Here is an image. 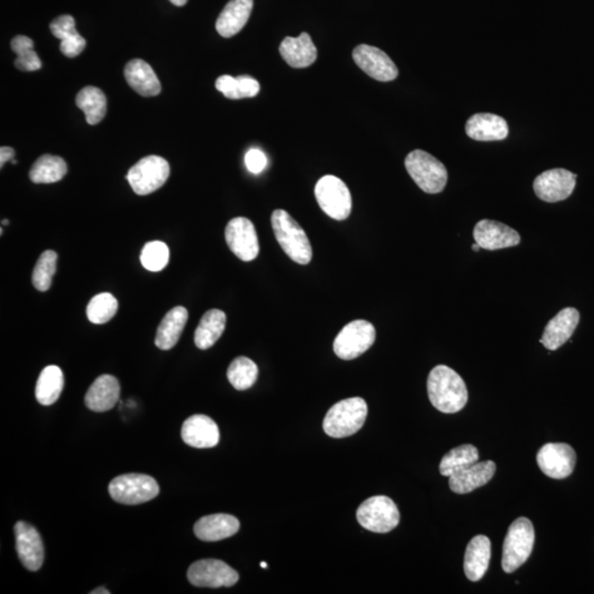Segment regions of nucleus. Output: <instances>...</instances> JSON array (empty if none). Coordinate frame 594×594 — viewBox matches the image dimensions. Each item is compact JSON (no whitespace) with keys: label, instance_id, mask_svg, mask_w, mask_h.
<instances>
[{"label":"nucleus","instance_id":"nucleus-1","mask_svg":"<svg viewBox=\"0 0 594 594\" xmlns=\"http://www.w3.org/2000/svg\"><path fill=\"white\" fill-rule=\"evenodd\" d=\"M430 403L439 412L454 414L468 402V390L462 376L447 365H437L428 379Z\"/></svg>","mask_w":594,"mask_h":594},{"label":"nucleus","instance_id":"nucleus-2","mask_svg":"<svg viewBox=\"0 0 594 594\" xmlns=\"http://www.w3.org/2000/svg\"><path fill=\"white\" fill-rule=\"evenodd\" d=\"M271 224L274 236L282 249L296 264L309 265L313 257L309 237L289 212L276 210L271 216Z\"/></svg>","mask_w":594,"mask_h":594},{"label":"nucleus","instance_id":"nucleus-3","mask_svg":"<svg viewBox=\"0 0 594 594\" xmlns=\"http://www.w3.org/2000/svg\"><path fill=\"white\" fill-rule=\"evenodd\" d=\"M368 416V405L361 398L340 400L331 406L323 423L325 433L333 438H346L358 433Z\"/></svg>","mask_w":594,"mask_h":594},{"label":"nucleus","instance_id":"nucleus-4","mask_svg":"<svg viewBox=\"0 0 594 594\" xmlns=\"http://www.w3.org/2000/svg\"><path fill=\"white\" fill-rule=\"evenodd\" d=\"M405 167L420 190L428 194H438L447 184L448 172L445 166L428 152H410L405 158Z\"/></svg>","mask_w":594,"mask_h":594},{"label":"nucleus","instance_id":"nucleus-5","mask_svg":"<svg viewBox=\"0 0 594 594\" xmlns=\"http://www.w3.org/2000/svg\"><path fill=\"white\" fill-rule=\"evenodd\" d=\"M534 544L533 523L526 518L515 519L504 539L502 557L504 572L512 573L526 562L532 554Z\"/></svg>","mask_w":594,"mask_h":594},{"label":"nucleus","instance_id":"nucleus-6","mask_svg":"<svg viewBox=\"0 0 594 594\" xmlns=\"http://www.w3.org/2000/svg\"><path fill=\"white\" fill-rule=\"evenodd\" d=\"M109 494L116 502L127 505L142 504L158 497L160 488L148 474L118 475L109 483Z\"/></svg>","mask_w":594,"mask_h":594},{"label":"nucleus","instance_id":"nucleus-7","mask_svg":"<svg viewBox=\"0 0 594 594\" xmlns=\"http://www.w3.org/2000/svg\"><path fill=\"white\" fill-rule=\"evenodd\" d=\"M356 519L368 531L385 534L398 526L400 512L393 500L385 495H376L360 505L356 509Z\"/></svg>","mask_w":594,"mask_h":594},{"label":"nucleus","instance_id":"nucleus-8","mask_svg":"<svg viewBox=\"0 0 594 594\" xmlns=\"http://www.w3.org/2000/svg\"><path fill=\"white\" fill-rule=\"evenodd\" d=\"M317 202L326 215L335 220H345L351 214L353 198L349 188L340 178L326 176L315 186Z\"/></svg>","mask_w":594,"mask_h":594},{"label":"nucleus","instance_id":"nucleus-9","mask_svg":"<svg viewBox=\"0 0 594 594\" xmlns=\"http://www.w3.org/2000/svg\"><path fill=\"white\" fill-rule=\"evenodd\" d=\"M170 176V166L166 158L148 156L129 170L126 178L137 195L145 196L166 184Z\"/></svg>","mask_w":594,"mask_h":594},{"label":"nucleus","instance_id":"nucleus-10","mask_svg":"<svg viewBox=\"0 0 594 594\" xmlns=\"http://www.w3.org/2000/svg\"><path fill=\"white\" fill-rule=\"evenodd\" d=\"M376 333L369 321L358 320L346 324L334 341V351L338 358L354 360L364 355L374 344Z\"/></svg>","mask_w":594,"mask_h":594},{"label":"nucleus","instance_id":"nucleus-11","mask_svg":"<svg viewBox=\"0 0 594 594\" xmlns=\"http://www.w3.org/2000/svg\"><path fill=\"white\" fill-rule=\"evenodd\" d=\"M187 579L198 588H230L239 580V574L217 559H202L188 568Z\"/></svg>","mask_w":594,"mask_h":594},{"label":"nucleus","instance_id":"nucleus-12","mask_svg":"<svg viewBox=\"0 0 594 594\" xmlns=\"http://www.w3.org/2000/svg\"><path fill=\"white\" fill-rule=\"evenodd\" d=\"M228 247L240 260L249 262L259 255V239L255 225L245 217H236L228 222L225 230Z\"/></svg>","mask_w":594,"mask_h":594},{"label":"nucleus","instance_id":"nucleus-13","mask_svg":"<svg viewBox=\"0 0 594 594\" xmlns=\"http://www.w3.org/2000/svg\"><path fill=\"white\" fill-rule=\"evenodd\" d=\"M536 459L544 475L553 479H564L573 472L577 454L568 444L549 443L539 450Z\"/></svg>","mask_w":594,"mask_h":594},{"label":"nucleus","instance_id":"nucleus-14","mask_svg":"<svg viewBox=\"0 0 594 594\" xmlns=\"http://www.w3.org/2000/svg\"><path fill=\"white\" fill-rule=\"evenodd\" d=\"M576 180L577 176L572 172L564 168H553L535 178L534 192L544 202H562L572 194Z\"/></svg>","mask_w":594,"mask_h":594},{"label":"nucleus","instance_id":"nucleus-15","mask_svg":"<svg viewBox=\"0 0 594 594\" xmlns=\"http://www.w3.org/2000/svg\"><path fill=\"white\" fill-rule=\"evenodd\" d=\"M353 58L356 66L376 81L391 82L399 76L395 63L379 48L360 44L354 50Z\"/></svg>","mask_w":594,"mask_h":594},{"label":"nucleus","instance_id":"nucleus-16","mask_svg":"<svg viewBox=\"0 0 594 594\" xmlns=\"http://www.w3.org/2000/svg\"><path fill=\"white\" fill-rule=\"evenodd\" d=\"M474 241L484 250H500L519 245L521 236L502 222L480 220L473 230Z\"/></svg>","mask_w":594,"mask_h":594},{"label":"nucleus","instance_id":"nucleus-17","mask_svg":"<svg viewBox=\"0 0 594 594\" xmlns=\"http://www.w3.org/2000/svg\"><path fill=\"white\" fill-rule=\"evenodd\" d=\"M16 549L20 562L30 572H38L44 561V547L41 536L36 528L22 521L14 525Z\"/></svg>","mask_w":594,"mask_h":594},{"label":"nucleus","instance_id":"nucleus-18","mask_svg":"<svg viewBox=\"0 0 594 594\" xmlns=\"http://www.w3.org/2000/svg\"><path fill=\"white\" fill-rule=\"evenodd\" d=\"M580 320V314L573 307H567L549 320L544 327L541 344L544 348L554 351L572 338Z\"/></svg>","mask_w":594,"mask_h":594},{"label":"nucleus","instance_id":"nucleus-19","mask_svg":"<svg viewBox=\"0 0 594 594\" xmlns=\"http://www.w3.org/2000/svg\"><path fill=\"white\" fill-rule=\"evenodd\" d=\"M181 435L185 444L198 449L212 448L220 443V428L206 415L188 418L182 426Z\"/></svg>","mask_w":594,"mask_h":594},{"label":"nucleus","instance_id":"nucleus-20","mask_svg":"<svg viewBox=\"0 0 594 594\" xmlns=\"http://www.w3.org/2000/svg\"><path fill=\"white\" fill-rule=\"evenodd\" d=\"M465 133L477 141L504 140L508 136V125L501 116L482 112L468 119Z\"/></svg>","mask_w":594,"mask_h":594},{"label":"nucleus","instance_id":"nucleus-21","mask_svg":"<svg viewBox=\"0 0 594 594\" xmlns=\"http://www.w3.org/2000/svg\"><path fill=\"white\" fill-rule=\"evenodd\" d=\"M121 396V385L115 376L103 374L94 381L86 396V404L93 412L104 413L115 408Z\"/></svg>","mask_w":594,"mask_h":594},{"label":"nucleus","instance_id":"nucleus-22","mask_svg":"<svg viewBox=\"0 0 594 594\" xmlns=\"http://www.w3.org/2000/svg\"><path fill=\"white\" fill-rule=\"evenodd\" d=\"M240 523L230 514H212L198 519L194 533L202 542H218L234 536L239 531Z\"/></svg>","mask_w":594,"mask_h":594},{"label":"nucleus","instance_id":"nucleus-23","mask_svg":"<svg viewBox=\"0 0 594 594\" xmlns=\"http://www.w3.org/2000/svg\"><path fill=\"white\" fill-rule=\"evenodd\" d=\"M491 559V542L484 535H478L470 541L464 553V569L470 581L482 580Z\"/></svg>","mask_w":594,"mask_h":594},{"label":"nucleus","instance_id":"nucleus-24","mask_svg":"<svg viewBox=\"0 0 594 594\" xmlns=\"http://www.w3.org/2000/svg\"><path fill=\"white\" fill-rule=\"evenodd\" d=\"M497 472V464L491 460L477 463L449 478V487L457 494H467L487 484Z\"/></svg>","mask_w":594,"mask_h":594},{"label":"nucleus","instance_id":"nucleus-25","mask_svg":"<svg viewBox=\"0 0 594 594\" xmlns=\"http://www.w3.org/2000/svg\"><path fill=\"white\" fill-rule=\"evenodd\" d=\"M254 9V0H230L216 22L217 32L224 38H231L246 26Z\"/></svg>","mask_w":594,"mask_h":594},{"label":"nucleus","instance_id":"nucleus-26","mask_svg":"<svg viewBox=\"0 0 594 594\" xmlns=\"http://www.w3.org/2000/svg\"><path fill=\"white\" fill-rule=\"evenodd\" d=\"M125 77L128 86L143 97L157 96L161 93V83L157 74L146 61L133 58L127 63Z\"/></svg>","mask_w":594,"mask_h":594},{"label":"nucleus","instance_id":"nucleus-27","mask_svg":"<svg viewBox=\"0 0 594 594\" xmlns=\"http://www.w3.org/2000/svg\"><path fill=\"white\" fill-rule=\"evenodd\" d=\"M280 53L291 68H305L314 64L317 49L309 33H301L300 37H286L280 46Z\"/></svg>","mask_w":594,"mask_h":594},{"label":"nucleus","instance_id":"nucleus-28","mask_svg":"<svg viewBox=\"0 0 594 594\" xmlns=\"http://www.w3.org/2000/svg\"><path fill=\"white\" fill-rule=\"evenodd\" d=\"M188 320L185 307L176 306L161 320L158 327L156 346L161 350H170L177 344Z\"/></svg>","mask_w":594,"mask_h":594},{"label":"nucleus","instance_id":"nucleus-29","mask_svg":"<svg viewBox=\"0 0 594 594\" xmlns=\"http://www.w3.org/2000/svg\"><path fill=\"white\" fill-rule=\"evenodd\" d=\"M227 317L220 310H211L202 317L195 331V345L198 349L207 350L220 338L226 328Z\"/></svg>","mask_w":594,"mask_h":594},{"label":"nucleus","instance_id":"nucleus-30","mask_svg":"<svg viewBox=\"0 0 594 594\" xmlns=\"http://www.w3.org/2000/svg\"><path fill=\"white\" fill-rule=\"evenodd\" d=\"M64 388V375L62 370L57 365H48L40 374L37 386L36 398L43 406L52 405L57 402Z\"/></svg>","mask_w":594,"mask_h":594},{"label":"nucleus","instance_id":"nucleus-31","mask_svg":"<svg viewBox=\"0 0 594 594\" xmlns=\"http://www.w3.org/2000/svg\"><path fill=\"white\" fill-rule=\"evenodd\" d=\"M67 173V162L62 158L43 155L33 163L29 177L36 184H51L61 181Z\"/></svg>","mask_w":594,"mask_h":594},{"label":"nucleus","instance_id":"nucleus-32","mask_svg":"<svg viewBox=\"0 0 594 594\" xmlns=\"http://www.w3.org/2000/svg\"><path fill=\"white\" fill-rule=\"evenodd\" d=\"M76 105L86 113L88 125L95 126L106 116L107 99L102 89L84 87L76 96Z\"/></svg>","mask_w":594,"mask_h":594},{"label":"nucleus","instance_id":"nucleus-33","mask_svg":"<svg viewBox=\"0 0 594 594\" xmlns=\"http://www.w3.org/2000/svg\"><path fill=\"white\" fill-rule=\"evenodd\" d=\"M215 86L222 95L230 99L252 98L260 92L259 82L249 76H221L217 78Z\"/></svg>","mask_w":594,"mask_h":594},{"label":"nucleus","instance_id":"nucleus-34","mask_svg":"<svg viewBox=\"0 0 594 594\" xmlns=\"http://www.w3.org/2000/svg\"><path fill=\"white\" fill-rule=\"evenodd\" d=\"M479 460L478 449L472 445H463L455 447L448 454L444 455L442 463L439 464V472L444 477H452V475L463 472V470L472 467Z\"/></svg>","mask_w":594,"mask_h":594},{"label":"nucleus","instance_id":"nucleus-35","mask_svg":"<svg viewBox=\"0 0 594 594\" xmlns=\"http://www.w3.org/2000/svg\"><path fill=\"white\" fill-rule=\"evenodd\" d=\"M259 374L257 365L247 356H238L227 371V378L238 391L250 389L256 383Z\"/></svg>","mask_w":594,"mask_h":594},{"label":"nucleus","instance_id":"nucleus-36","mask_svg":"<svg viewBox=\"0 0 594 594\" xmlns=\"http://www.w3.org/2000/svg\"><path fill=\"white\" fill-rule=\"evenodd\" d=\"M118 301L111 293H101L94 296L87 305V319L96 325L106 324L116 315Z\"/></svg>","mask_w":594,"mask_h":594},{"label":"nucleus","instance_id":"nucleus-37","mask_svg":"<svg viewBox=\"0 0 594 594\" xmlns=\"http://www.w3.org/2000/svg\"><path fill=\"white\" fill-rule=\"evenodd\" d=\"M12 50L17 54L14 66L22 72H33L41 68L38 54L34 52L33 41L26 36H17L12 40Z\"/></svg>","mask_w":594,"mask_h":594},{"label":"nucleus","instance_id":"nucleus-38","mask_svg":"<svg viewBox=\"0 0 594 594\" xmlns=\"http://www.w3.org/2000/svg\"><path fill=\"white\" fill-rule=\"evenodd\" d=\"M58 255L52 250L44 251L40 256L32 274V284L40 292H47L52 284L57 272Z\"/></svg>","mask_w":594,"mask_h":594},{"label":"nucleus","instance_id":"nucleus-39","mask_svg":"<svg viewBox=\"0 0 594 594\" xmlns=\"http://www.w3.org/2000/svg\"><path fill=\"white\" fill-rule=\"evenodd\" d=\"M170 259V250L165 242L151 241L143 247L140 260L148 271L158 272L166 266Z\"/></svg>","mask_w":594,"mask_h":594},{"label":"nucleus","instance_id":"nucleus-40","mask_svg":"<svg viewBox=\"0 0 594 594\" xmlns=\"http://www.w3.org/2000/svg\"><path fill=\"white\" fill-rule=\"evenodd\" d=\"M50 29H51L53 36L61 40V41L79 34L76 28V19L69 16V14H63V16L54 19L50 24Z\"/></svg>","mask_w":594,"mask_h":594},{"label":"nucleus","instance_id":"nucleus-41","mask_svg":"<svg viewBox=\"0 0 594 594\" xmlns=\"http://www.w3.org/2000/svg\"><path fill=\"white\" fill-rule=\"evenodd\" d=\"M86 47V40L81 34L71 39L63 40L59 44V50L68 58H76Z\"/></svg>","mask_w":594,"mask_h":594},{"label":"nucleus","instance_id":"nucleus-42","mask_svg":"<svg viewBox=\"0 0 594 594\" xmlns=\"http://www.w3.org/2000/svg\"><path fill=\"white\" fill-rule=\"evenodd\" d=\"M245 162L248 170L254 173V175H259L265 170L267 160L264 152L257 150V148H251L246 155Z\"/></svg>","mask_w":594,"mask_h":594},{"label":"nucleus","instance_id":"nucleus-43","mask_svg":"<svg viewBox=\"0 0 594 594\" xmlns=\"http://www.w3.org/2000/svg\"><path fill=\"white\" fill-rule=\"evenodd\" d=\"M14 158V150L13 148L2 147L0 148V166H4V163L13 161Z\"/></svg>","mask_w":594,"mask_h":594},{"label":"nucleus","instance_id":"nucleus-44","mask_svg":"<svg viewBox=\"0 0 594 594\" xmlns=\"http://www.w3.org/2000/svg\"><path fill=\"white\" fill-rule=\"evenodd\" d=\"M109 593L111 592H109L105 588H97L95 589V590L91 591V594H109Z\"/></svg>","mask_w":594,"mask_h":594},{"label":"nucleus","instance_id":"nucleus-45","mask_svg":"<svg viewBox=\"0 0 594 594\" xmlns=\"http://www.w3.org/2000/svg\"><path fill=\"white\" fill-rule=\"evenodd\" d=\"M170 2L177 7H183L187 3V0H170Z\"/></svg>","mask_w":594,"mask_h":594},{"label":"nucleus","instance_id":"nucleus-46","mask_svg":"<svg viewBox=\"0 0 594 594\" xmlns=\"http://www.w3.org/2000/svg\"><path fill=\"white\" fill-rule=\"evenodd\" d=\"M480 249H482V247H480L477 242L472 246V250L475 252H478Z\"/></svg>","mask_w":594,"mask_h":594},{"label":"nucleus","instance_id":"nucleus-47","mask_svg":"<svg viewBox=\"0 0 594 594\" xmlns=\"http://www.w3.org/2000/svg\"><path fill=\"white\" fill-rule=\"evenodd\" d=\"M260 566H261L262 568H266V567H267V564H266V562H261V563H260Z\"/></svg>","mask_w":594,"mask_h":594},{"label":"nucleus","instance_id":"nucleus-48","mask_svg":"<svg viewBox=\"0 0 594 594\" xmlns=\"http://www.w3.org/2000/svg\"><path fill=\"white\" fill-rule=\"evenodd\" d=\"M2 224H3V225H8V224H9V221H8L7 220H4L2 221Z\"/></svg>","mask_w":594,"mask_h":594}]
</instances>
